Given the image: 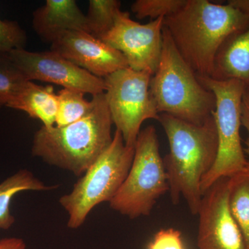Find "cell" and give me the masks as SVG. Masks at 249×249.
I'll return each mask as SVG.
<instances>
[{
	"label": "cell",
	"mask_w": 249,
	"mask_h": 249,
	"mask_svg": "<svg viewBox=\"0 0 249 249\" xmlns=\"http://www.w3.org/2000/svg\"><path fill=\"white\" fill-rule=\"evenodd\" d=\"M9 55L29 81L54 83L93 96L106 91L104 78L93 76L52 50L33 52L18 49L11 51Z\"/></svg>",
	"instance_id": "10"
},
{
	"label": "cell",
	"mask_w": 249,
	"mask_h": 249,
	"mask_svg": "<svg viewBox=\"0 0 249 249\" xmlns=\"http://www.w3.org/2000/svg\"><path fill=\"white\" fill-rule=\"evenodd\" d=\"M27 41L25 31L16 21L0 18V53H9L15 49H24Z\"/></svg>",
	"instance_id": "22"
},
{
	"label": "cell",
	"mask_w": 249,
	"mask_h": 249,
	"mask_svg": "<svg viewBox=\"0 0 249 249\" xmlns=\"http://www.w3.org/2000/svg\"><path fill=\"white\" fill-rule=\"evenodd\" d=\"M1 107H2V106H1V105H0V108H1Z\"/></svg>",
	"instance_id": "27"
},
{
	"label": "cell",
	"mask_w": 249,
	"mask_h": 249,
	"mask_svg": "<svg viewBox=\"0 0 249 249\" xmlns=\"http://www.w3.org/2000/svg\"><path fill=\"white\" fill-rule=\"evenodd\" d=\"M134 156V147L126 145L116 129L107 150L82 175L71 193L60 198L59 202L69 214L67 227L78 229L93 208L109 203L127 178Z\"/></svg>",
	"instance_id": "5"
},
{
	"label": "cell",
	"mask_w": 249,
	"mask_h": 249,
	"mask_svg": "<svg viewBox=\"0 0 249 249\" xmlns=\"http://www.w3.org/2000/svg\"><path fill=\"white\" fill-rule=\"evenodd\" d=\"M32 24L39 37L49 43L64 31L89 34L86 16L74 0H47L44 6L34 11Z\"/></svg>",
	"instance_id": "13"
},
{
	"label": "cell",
	"mask_w": 249,
	"mask_h": 249,
	"mask_svg": "<svg viewBox=\"0 0 249 249\" xmlns=\"http://www.w3.org/2000/svg\"><path fill=\"white\" fill-rule=\"evenodd\" d=\"M158 121L169 142V152L163 160L172 203L178 204L182 196L191 213L196 215L203 196L201 180L213 166L217 156L214 116L196 124L160 114Z\"/></svg>",
	"instance_id": "1"
},
{
	"label": "cell",
	"mask_w": 249,
	"mask_h": 249,
	"mask_svg": "<svg viewBox=\"0 0 249 249\" xmlns=\"http://www.w3.org/2000/svg\"><path fill=\"white\" fill-rule=\"evenodd\" d=\"M169 184L155 127L141 130L135 146L132 166L120 189L109 201L111 209L136 219L148 216Z\"/></svg>",
	"instance_id": "6"
},
{
	"label": "cell",
	"mask_w": 249,
	"mask_h": 249,
	"mask_svg": "<svg viewBox=\"0 0 249 249\" xmlns=\"http://www.w3.org/2000/svg\"><path fill=\"white\" fill-rule=\"evenodd\" d=\"M211 78L238 80L249 89V26L226 39L214 59Z\"/></svg>",
	"instance_id": "14"
},
{
	"label": "cell",
	"mask_w": 249,
	"mask_h": 249,
	"mask_svg": "<svg viewBox=\"0 0 249 249\" xmlns=\"http://www.w3.org/2000/svg\"><path fill=\"white\" fill-rule=\"evenodd\" d=\"M163 19L160 18L142 24L131 19L128 12L121 11L114 27L101 40L120 52L129 68L153 76L163 48Z\"/></svg>",
	"instance_id": "9"
},
{
	"label": "cell",
	"mask_w": 249,
	"mask_h": 249,
	"mask_svg": "<svg viewBox=\"0 0 249 249\" xmlns=\"http://www.w3.org/2000/svg\"><path fill=\"white\" fill-rule=\"evenodd\" d=\"M196 76L216 98L213 115L217 128V156L213 166L201 180V191L204 195L218 179L231 178L248 165L240 136L242 101L245 87L238 80Z\"/></svg>",
	"instance_id": "7"
},
{
	"label": "cell",
	"mask_w": 249,
	"mask_h": 249,
	"mask_svg": "<svg viewBox=\"0 0 249 249\" xmlns=\"http://www.w3.org/2000/svg\"><path fill=\"white\" fill-rule=\"evenodd\" d=\"M229 209L249 249V164L229 178Z\"/></svg>",
	"instance_id": "17"
},
{
	"label": "cell",
	"mask_w": 249,
	"mask_h": 249,
	"mask_svg": "<svg viewBox=\"0 0 249 249\" xmlns=\"http://www.w3.org/2000/svg\"><path fill=\"white\" fill-rule=\"evenodd\" d=\"M147 249H186L181 232L173 228L160 229L154 235Z\"/></svg>",
	"instance_id": "23"
},
{
	"label": "cell",
	"mask_w": 249,
	"mask_h": 249,
	"mask_svg": "<svg viewBox=\"0 0 249 249\" xmlns=\"http://www.w3.org/2000/svg\"><path fill=\"white\" fill-rule=\"evenodd\" d=\"M0 249H27V247L22 239L6 237L0 240Z\"/></svg>",
	"instance_id": "25"
},
{
	"label": "cell",
	"mask_w": 249,
	"mask_h": 249,
	"mask_svg": "<svg viewBox=\"0 0 249 249\" xmlns=\"http://www.w3.org/2000/svg\"><path fill=\"white\" fill-rule=\"evenodd\" d=\"M51 50L99 78L129 67L120 52L84 31L62 32L52 41Z\"/></svg>",
	"instance_id": "12"
},
{
	"label": "cell",
	"mask_w": 249,
	"mask_h": 249,
	"mask_svg": "<svg viewBox=\"0 0 249 249\" xmlns=\"http://www.w3.org/2000/svg\"><path fill=\"white\" fill-rule=\"evenodd\" d=\"M249 26V18L229 4L187 0L163 19L174 45L198 76H212L214 59L229 36Z\"/></svg>",
	"instance_id": "2"
},
{
	"label": "cell",
	"mask_w": 249,
	"mask_h": 249,
	"mask_svg": "<svg viewBox=\"0 0 249 249\" xmlns=\"http://www.w3.org/2000/svg\"><path fill=\"white\" fill-rule=\"evenodd\" d=\"M227 4L249 18V0H229Z\"/></svg>",
	"instance_id": "26"
},
{
	"label": "cell",
	"mask_w": 249,
	"mask_h": 249,
	"mask_svg": "<svg viewBox=\"0 0 249 249\" xmlns=\"http://www.w3.org/2000/svg\"><path fill=\"white\" fill-rule=\"evenodd\" d=\"M187 0H137L131 6L138 19L165 18L179 11Z\"/></svg>",
	"instance_id": "21"
},
{
	"label": "cell",
	"mask_w": 249,
	"mask_h": 249,
	"mask_svg": "<svg viewBox=\"0 0 249 249\" xmlns=\"http://www.w3.org/2000/svg\"><path fill=\"white\" fill-rule=\"evenodd\" d=\"M27 81L9 53H0V105L7 106Z\"/></svg>",
	"instance_id": "20"
},
{
	"label": "cell",
	"mask_w": 249,
	"mask_h": 249,
	"mask_svg": "<svg viewBox=\"0 0 249 249\" xmlns=\"http://www.w3.org/2000/svg\"><path fill=\"white\" fill-rule=\"evenodd\" d=\"M85 93L63 88L57 93L58 111L55 126L63 127L83 119L92 110L94 100L87 101Z\"/></svg>",
	"instance_id": "18"
},
{
	"label": "cell",
	"mask_w": 249,
	"mask_h": 249,
	"mask_svg": "<svg viewBox=\"0 0 249 249\" xmlns=\"http://www.w3.org/2000/svg\"><path fill=\"white\" fill-rule=\"evenodd\" d=\"M6 106L38 119L44 127H53L58 111V95L52 86H41L28 80Z\"/></svg>",
	"instance_id": "15"
},
{
	"label": "cell",
	"mask_w": 249,
	"mask_h": 249,
	"mask_svg": "<svg viewBox=\"0 0 249 249\" xmlns=\"http://www.w3.org/2000/svg\"><path fill=\"white\" fill-rule=\"evenodd\" d=\"M242 126L246 129L247 132V138L245 140V147L244 148L245 155L248 158L249 164V89H245L242 101V116H241Z\"/></svg>",
	"instance_id": "24"
},
{
	"label": "cell",
	"mask_w": 249,
	"mask_h": 249,
	"mask_svg": "<svg viewBox=\"0 0 249 249\" xmlns=\"http://www.w3.org/2000/svg\"><path fill=\"white\" fill-rule=\"evenodd\" d=\"M55 188L45 184L28 170H19L6 178L0 183V229L8 230L16 221L10 211V205L16 194L27 191H51Z\"/></svg>",
	"instance_id": "16"
},
{
	"label": "cell",
	"mask_w": 249,
	"mask_h": 249,
	"mask_svg": "<svg viewBox=\"0 0 249 249\" xmlns=\"http://www.w3.org/2000/svg\"><path fill=\"white\" fill-rule=\"evenodd\" d=\"M152 76L127 67L104 78V94L113 124L127 146H135L144 121H158L160 113L150 93Z\"/></svg>",
	"instance_id": "8"
},
{
	"label": "cell",
	"mask_w": 249,
	"mask_h": 249,
	"mask_svg": "<svg viewBox=\"0 0 249 249\" xmlns=\"http://www.w3.org/2000/svg\"><path fill=\"white\" fill-rule=\"evenodd\" d=\"M121 6L119 0H90L85 15L89 34L101 40L114 27Z\"/></svg>",
	"instance_id": "19"
},
{
	"label": "cell",
	"mask_w": 249,
	"mask_h": 249,
	"mask_svg": "<svg viewBox=\"0 0 249 249\" xmlns=\"http://www.w3.org/2000/svg\"><path fill=\"white\" fill-rule=\"evenodd\" d=\"M93 98L94 107L83 119L63 127L42 126L34 135L32 155L82 176L113 140L114 124L104 93Z\"/></svg>",
	"instance_id": "3"
},
{
	"label": "cell",
	"mask_w": 249,
	"mask_h": 249,
	"mask_svg": "<svg viewBox=\"0 0 249 249\" xmlns=\"http://www.w3.org/2000/svg\"><path fill=\"white\" fill-rule=\"evenodd\" d=\"M150 93L160 114L193 124H204L216 107L214 93L199 82L164 27L161 55L150 79Z\"/></svg>",
	"instance_id": "4"
},
{
	"label": "cell",
	"mask_w": 249,
	"mask_h": 249,
	"mask_svg": "<svg viewBox=\"0 0 249 249\" xmlns=\"http://www.w3.org/2000/svg\"><path fill=\"white\" fill-rule=\"evenodd\" d=\"M229 179L219 178L203 195L197 214L199 249H247L229 209Z\"/></svg>",
	"instance_id": "11"
}]
</instances>
